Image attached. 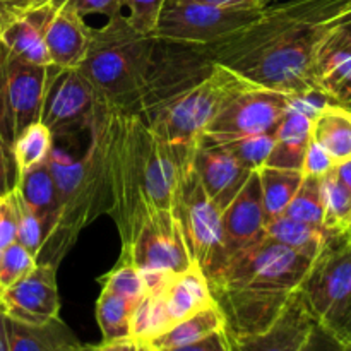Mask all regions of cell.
Wrapping results in <instances>:
<instances>
[{
	"instance_id": "obj_1",
	"label": "cell",
	"mask_w": 351,
	"mask_h": 351,
	"mask_svg": "<svg viewBox=\"0 0 351 351\" xmlns=\"http://www.w3.org/2000/svg\"><path fill=\"white\" fill-rule=\"evenodd\" d=\"M88 132L98 161L106 215L119 230L122 250L151 216H180L182 189L194 167L197 146L165 143L146 120L103 103Z\"/></svg>"
},
{
	"instance_id": "obj_2",
	"label": "cell",
	"mask_w": 351,
	"mask_h": 351,
	"mask_svg": "<svg viewBox=\"0 0 351 351\" xmlns=\"http://www.w3.org/2000/svg\"><path fill=\"white\" fill-rule=\"evenodd\" d=\"M312 261L267 235L230 256L206 276L225 319V335L247 336L269 328L300 290Z\"/></svg>"
},
{
	"instance_id": "obj_3",
	"label": "cell",
	"mask_w": 351,
	"mask_h": 351,
	"mask_svg": "<svg viewBox=\"0 0 351 351\" xmlns=\"http://www.w3.org/2000/svg\"><path fill=\"white\" fill-rule=\"evenodd\" d=\"M154 41L153 34L134 29L125 14L89 27L88 50L77 69L91 82L99 103L120 112L129 106L146 74Z\"/></svg>"
},
{
	"instance_id": "obj_4",
	"label": "cell",
	"mask_w": 351,
	"mask_h": 351,
	"mask_svg": "<svg viewBox=\"0 0 351 351\" xmlns=\"http://www.w3.org/2000/svg\"><path fill=\"white\" fill-rule=\"evenodd\" d=\"M47 163L57 189V218L45 239L40 257H45L43 263L58 266L79 233L98 216L106 215V209L91 141L81 156H72L53 143Z\"/></svg>"
},
{
	"instance_id": "obj_5",
	"label": "cell",
	"mask_w": 351,
	"mask_h": 351,
	"mask_svg": "<svg viewBox=\"0 0 351 351\" xmlns=\"http://www.w3.org/2000/svg\"><path fill=\"white\" fill-rule=\"evenodd\" d=\"M252 88L259 86L215 62L208 77L161 108L149 127L165 143L199 146L206 127L232 99Z\"/></svg>"
},
{
	"instance_id": "obj_6",
	"label": "cell",
	"mask_w": 351,
	"mask_h": 351,
	"mask_svg": "<svg viewBox=\"0 0 351 351\" xmlns=\"http://www.w3.org/2000/svg\"><path fill=\"white\" fill-rule=\"evenodd\" d=\"M213 67L215 62L208 55L206 45L175 43L156 38L143 82L123 112L149 123L168 103L208 77Z\"/></svg>"
},
{
	"instance_id": "obj_7",
	"label": "cell",
	"mask_w": 351,
	"mask_h": 351,
	"mask_svg": "<svg viewBox=\"0 0 351 351\" xmlns=\"http://www.w3.org/2000/svg\"><path fill=\"white\" fill-rule=\"evenodd\" d=\"M215 304L208 278L195 263L187 271L170 274L146 288L130 322V338L153 341L177 322Z\"/></svg>"
},
{
	"instance_id": "obj_8",
	"label": "cell",
	"mask_w": 351,
	"mask_h": 351,
	"mask_svg": "<svg viewBox=\"0 0 351 351\" xmlns=\"http://www.w3.org/2000/svg\"><path fill=\"white\" fill-rule=\"evenodd\" d=\"M298 291L315 322L338 335L351 300V240L345 232H328Z\"/></svg>"
},
{
	"instance_id": "obj_9",
	"label": "cell",
	"mask_w": 351,
	"mask_h": 351,
	"mask_svg": "<svg viewBox=\"0 0 351 351\" xmlns=\"http://www.w3.org/2000/svg\"><path fill=\"white\" fill-rule=\"evenodd\" d=\"M264 9H228L192 0H167L153 36L187 45H213L256 23Z\"/></svg>"
},
{
	"instance_id": "obj_10",
	"label": "cell",
	"mask_w": 351,
	"mask_h": 351,
	"mask_svg": "<svg viewBox=\"0 0 351 351\" xmlns=\"http://www.w3.org/2000/svg\"><path fill=\"white\" fill-rule=\"evenodd\" d=\"M119 263L136 266L143 276L178 274L194 266L195 259L178 215L158 213L143 223Z\"/></svg>"
},
{
	"instance_id": "obj_11",
	"label": "cell",
	"mask_w": 351,
	"mask_h": 351,
	"mask_svg": "<svg viewBox=\"0 0 351 351\" xmlns=\"http://www.w3.org/2000/svg\"><path fill=\"white\" fill-rule=\"evenodd\" d=\"M98 106L99 98L95 88L77 67L48 65L40 122L50 130L53 139H67L89 130Z\"/></svg>"
},
{
	"instance_id": "obj_12",
	"label": "cell",
	"mask_w": 351,
	"mask_h": 351,
	"mask_svg": "<svg viewBox=\"0 0 351 351\" xmlns=\"http://www.w3.org/2000/svg\"><path fill=\"white\" fill-rule=\"evenodd\" d=\"M291 95L274 89L252 88L225 106L221 113L206 127L202 136L221 144L257 134L274 132L290 108Z\"/></svg>"
},
{
	"instance_id": "obj_13",
	"label": "cell",
	"mask_w": 351,
	"mask_h": 351,
	"mask_svg": "<svg viewBox=\"0 0 351 351\" xmlns=\"http://www.w3.org/2000/svg\"><path fill=\"white\" fill-rule=\"evenodd\" d=\"M221 215L223 211L206 194L192 167L182 189L180 218L195 263L206 276L225 263Z\"/></svg>"
},
{
	"instance_id": "obj_14",
	"label": "cell",
	"mask_w": 351,
	"mask_h": 351,
	"mask_svg": "<svg viewBox=\"0 0 351 351\" xmlns=\"http://www.w3.org/2000/svg\"><path fill=\"white\" fill-rule=\"evenodd\" d=\"M60 298L57 266L38 261L36 266L0 291V314L29 326H43L58 319Z\"/></svg>"
},
{
	"instance_id": "obj_15",
	"label": "cell",
	"mask_w": 351,
	"mask_h": 351,
	"mask_svg": "<svg viewBox=\"0 0 351 351\" xmlns=\"http://www.w3.org/2000/svg\"><path fill=\"white\" fill-rule=\"evenodd\" d=\"M48 65H34L7 53L5 106L12 139L40 122Z\"/></svg>"
},
{
	"instance_id": "obj_16",
	"label": "cell",
	"mask_w": 351,
	"mask_h": 351,
	"mask_svg": "<svg viewBox=\"0 0 351 351\" xmlns=\"http://www.w3.org/2000/svg\"><path fill=\"white\" fill-rule=\"evenodd\" d=\"M315 324L297 291L269 328L256 335L226 336V341L230 351H300Z\"/></svg>"
},
{
	"instance_id": "obj_17",
	"label": "cell",
	"mask_w": 351,
	"mask_h": 351,
	"mask_svg": "<svg viewBox=\"0 0 351 351\" xmlns=\"http://www.w3.org/2000/svg\"><path fill=\"white\" fill-rule=\"evenodd\" d=\"M221 221L225 261L266 235L263 192H261V180L257 171L249 175L235 199L226 206L221 215Z\"/></svg>"
},
{
	"instance_id": "obj_18",
	"label": "cell",
	"mask_w": 351,
	"mask_h": 351,
	"mask_svg": "<svg viewBox=\"0 0 351 351\" xmlns=\"http://www.w3.org/2000/svg\"><path fill=\"white\" fill-rule=\"evenodd\" d=\"M194 170L206 194L221 211L235 199L252 171L240 167L221 144L202 136L194 156Z\"/></svg>"
},
{
	"instance_id": "obj_19",
	"label": "cell",
	"mask_w": 351,
	"mask_h": 351,
	"mask_svg": "<svg viewBox=\"0 0 351 351\" xmlns=\"http://www.w3.org/2000/svg\"><path fill=\"white\" fill-rule=\"evenodd\" d=\"M315 84L335 103L346 106L351 101V40L338 27L319 45Z\"/></svg>"
},
{
	"instance_id": "obj_20",
	"label": "cell",
	"mask_w": 351,
	"mask_h": 351,
	"mask_svg": "<svg viewBox=\"0 0 351 351\" xmlns=\"http://www.w3.org/2000/svg\"><path fill=\"white\" fill-rule=\"evenodd\" d=\"M88 43L89 26H86L84 17L72 9L69 0H64L45 29V47L50 65L62 69L79 67L88 50Z\"/></svg>"
},
{
	"instance_id": "obj_21",
	"label": "cell",
	"mask_w": 351,
	"mask_h": 351,
	"mask_svg": "<svg viewBox=\"0 0 351 351\" xmlns=\"http://www.w3.org/2000/svg\"><path fill=\"white\" fill-rule=\"evenodd\" d=\"M3 326L9 351H84L86 348L60 317L43 326H29L3 315Z\"/></svg>"
},
{
	"instance_id": "obj_22",
	"label": "cell",
	"mask_w": 351,
	"mask_h": 351,
	"mask_svg": "<svg viewBox=\"0 0 351 351\" xmlns=\"http://www.w3.org/2000/svg\"><path fill=\"white\" fill-rule=\"evenodd\" d=\"M311 139L312 119L290 106L274 130V144L266 167L302 171Z\"/></svg>"
},
{
	"instance_id": "obj_23",
	"label": "cell",
	"mask_w": 351,
	"mask_h": 351,
	"mask_svg": "<svg viewBox=\"0 0 351 351\" xmlns=\"http://www.w3.org/2000/svg\"><path fill=\"white\" fill-rule=\"evenodd\" d=\"M16 191L43 225L45 239L57 218V189L47 160L21 171ZM45 243V242H43Z\"/></svg>"
},
{
	"instance_id": "obj_24",
	"label": "cell",
	"mask_w": 351,
	"mask_h": 351,
	"mask_svg": "<svg viewBox=\"0 0 351 351\" xmlns=\"http://www.w3.org/2000/svg\"><path fill=\"white\" fill-rule=\"evenodd\" d=\"M312 139L335 165L351 158V108L339 103L326 105L312 120Z\"/></svg>"
},
{
	"instance_id": "obj_25",
	"label": "cell",
	"mask_w": 351,
	"mask_h": 351,
	"mask_svg": "<svg viewBox=\"0 0 351 351\" xmlns=\"http://www.w3.org/2000/svg\"><path fill=\"white\" fill-rule=\"evenodd\" d=\"M218 331H225V319H223L218 305L211 304L197 311L195 314L185 317L184 321L177 322L173 328L149 341V345L156 351L178 348V346L199 341V339Z\"/></svg>"
},
{
	"instance_id": "obj_26",
	"label": "cell",
	"mask_w": 351,
	"mask_h": 351,
	"mask_svg": "<svg viewBox=\"0 0 351 351\" xmlns=\"http://www.w3.org/2000/svg\"><path fill=\"white\" fill-rule=\"evenodd\" d=\"M263 192V206L266 225L285 215L295 192L300 187L304 173L298 170L263 167L257 170Z\"/></svg>"
},
{
	"instance_id": "obj_27",
	"label": "cell",
	"mask_w": 351,
	"mask_h": 351,
	"mask_svg": "<svg viewBox=\"0 0 351 351\" xmlns=\"http://www.w3.org/2000/svg\"><path fill=\"white\" fill-rule=\"evenodd\" d=\"M264 232L269 239L276 240L311 259L317 257L319 250L322 249L326 237H328V232L322 226L307 225V223L297 221L285 215L267 223L264 226Z\"/></svg>"
},
{
	"instance_id": "obj_28",
	"label": "cell",
	"mask_w": 351,
	"mask_h": 351,
	"mask_svg": "<svg viewBox=\"0 0 351 351\" xmlns=\"http://www.w3.org/2000/svg\"><path fill=\"white\" fill-rule=\"evenodd\" d=\"M136 308L137 305L123 298L122 295L101 287V293L96 304V319L101 329L103 343L130 338V322Z\"/></svg>"
},
{
	"instance_id": "obj_29",
	"label": "cell",
	"mask_w": 351,
	"mask_h": 351,
	"mask_svg": "<svg viewBox=\"0 0 351 351\" xmlns=\"http://www.w3.org/2000/svg\"><path fill=\"white\" fill-rule=\"evenodd\" d=\"M322 201H324V226L326 232L343 233L351 221V191L338 180L335 171H329L321 180Z\"/></svg>"
},
{
	"instance_id": "obj_30",
	"label": "cell",
	"mask_w": 351,
	"mask_h": 351,
	"mask_svg": "<svg viewBox=\"0 0 351 351\" xmlns=\"http://www.w3.org/2000/svg\"><path fill=\"white\" fill-rule=\"evenodd\" d=\"M53 143V136L41 122H36L24 129L12 144L14 160H16L19 173L34 167V165L43 163L50 154Z\"/></svg>"
},
{
	"instance_id": "obj_31",
	"label": "cell",
	"mask_w": 351,
	"mask_h": 351,
	"mask_svg": "<svg viewBox=\"0 0 351 351\" xmlns=\"http://www.w3.org/2000/svg\"><path fill=\"white\" fill-rule=\"evenodd\" d=\"M322 178L304 175L300 187L288 204L285 216L312 226H322L324 201H322ZM324 228V226H322Z\"/></svg>"
},
{
	"instance_id": "obj_32",
	"label": "cell",
	"mask_w": 351,
	"mask_h": 351,
	"mask_svg": "<svg viewBox=\"0 0 351 351\" xmlns=\"http://www.w3.org/2000/svg\"><path fill=\"white\" fill-rule=\"evenodd\" d=\"M274 144V132L240 137V139L221 143V146L233 156V160L249 171H257L266 167Z\"/></svg>"
},
{
	"instance_id": "obj_33",
	"label": "cell",
	"mask_w": 351,
	"mask_h": 351,
	"mask_svg": "<svg viewBox=\"0 0 351 351\" xmlns=\"http://www.w3.org/2000/svg\"><path fill=\"white\" fill-rule=\"evenodd\" d=\"M99 281H101V287L110 288L136 305H139L146 295V283H144L143 274L132 264L119 263L108 274L99 278Z\"/></svg>"
},
{
	"instance_id": "obj_34",
	"label": "cell",
	"mask_w": 351,
	"mask_h": 351,
	"mask_svg": "<svg viewBox=\"0 0 351 351\" xmlns=\"http://www.w3.org/2000/svg\"><path fill=\"white\" fill-rule=\"evenodd\" d=\"M14 199H16V211H17V242L38 261L45 242V230L40 219L34 216L29 206L24 202L19 192L14 189Z\"/></svg>"
},
{
	"instance_id": "obj_35",
	"label": "cell",
	"mask_w": 351,
	"mask_h": 351,
	"mask_svg": "<svg viewBox=\"0 0 351 351\" xmlns=\"http://www.w3.org/2000/svg\"><path fill=\"white\" fill-rule=\"evenodd\" d=\"M36 263L38 261L17 240L10 243L0 254V291L26 276L36 266Z\"/></svg>"
},
{
	"instance_id": "obj_36",
	"label": "cell",
	"mask_w": 351,
	"mask_h": 351,
	"mask_svg": "<svg viewBox=\"0 0 351 351\" xmlns=\"http://www.w3.org/2000/svg\"><path fill=\"white\" fill-rule=\"evenodd\" d=\"M165 2L167 0H122V7L134 29L144 34H153Z\"/></svg>"
},
{
	"instance_id": "obj_37",
	"label": "cell",
	"mask_w": 351,
	"mask_h": 351,
	"mask_svg": "<svg viewBox=\"0 0 351 351\" xmlns=\"http://www.w3.org/2000/svg\"><path fill=\"white\" fill-rule=\"evenodd\" d=\"M17 240V211L14 191L0 195V254Z\"/></svg>"
},
{
	"instance_id": "obj_38",
	"label": "cell",
	"mask_w": 351,
	"mask_h": 351,
	"mask_svg": "<svg viewBox=\"0 0 351 351\" xmlns=\"http://www.w3.org/2000/svg\"><path fill=\"white\" fill-rule=\"evenodd\" d=\"M332 168H335V161L331 160V156H329L314 139H311L307 151H305L302 173L308 175V177L322 178L324 175H328Z\"/></svg>"
},
{
	"instance_id": "obj_39",
	"label": "cell",
	"mask_w": 351,
	"mask_h": 351,
	"mask_svg": "<svg viewBox=\"0 0 351 351\" xmlns=\"http://www.w3.org/2000/svg\"><path fill=\"white\" fill-rule=\"evenodd\" d=\"M72 9L81 17L86 16H105L106 19L123 14L122 0H69Z\"/></svg>"
},
{
	"instance_id": "obj_40",
	"label": "cell",
	"mask_w": 351,
	"mask_h": 351,
	"mask_svg": "<svg viewBox=\"0 0 351 351\" xmlns=\"http://www.w3.org/2000/svg\"><path fill=\"white\" fill-rule=\"evenodd\" d=\"M17 180H19V170L14 160L12 147L0 137V195L12 192Z\"/></svg>"
},
{
	"instance_id": "obj_41",
	"label": "cell",
	"mask_w": 351,
	"mask_h": 351,
	"mask_svg": "<svg viewBox=\"0 0 351 351\" xmlns=\"http://www.w3.org/2000/svg\"><path fill=\"white\" fill-rule=\"evenodd\" d=\"M300 351H350V346L345 345L328 328H324L321 324H315L311 336H308Z\"/></svg>"
},
{
	"instance_id": "obj_42",
	"label": "cell",
	"mask_w": 351,
	"mask_h": 351,
	"mask_svg": "<svg viewBox=\"0 0 351 351\" xmlns=\"http://www.w3.org/2000/svg\"><path fill=\"white\" fill-rule=\"evenodd\" d=\"M163 351H230V348H228V341H226L225 331H218L206 336V338L199 339V341L189 343V345L185 346H178V348H170Z\"/></svg>"
},
{
	"instance_id": "obj_43",
	"label": "cell",
	"mask_w": 351,
	"mask_h": 351,
	"mask_svg": "<svg viewBox=\"0 0 351 351\" xmlns=\"http://www.w3.org/2000/svg\"><path fill=\"white\" fill-rule=\"evenodd\" d=\"M192 2L228 7V9H266L274 0H192Z\"/></svg>"
},
{
	"instance_id": "obj_44",
	"label": "cell",
	"mask_w": 351,
	"mask_h": 351,
	"mask_svg": "<svg viewBox=\"0 0 351 351\" xmlns=\"http://www.w3.org/2000/svg\"><path fill=\"white\" fill-rule=\"evenodd\" d=\"M101 351H153V346L147 341H139V339L127 338L120 339V341L112 343H101L99 345Z\"/></svg>"
},
{
	"instance_id": "obj_45",
	"label": "cell",
	"mask_w": 351,
	"mask_h": 351,
	"mask_svg": "<svg viewBox=\"0 0 351 351\" xmlns=\"http://www.w3.org/2000/svg\"><path fill=\"white\" fill-rule=\"evenodd\" d=\"M332 171H335V175L338 177V180L341 182V184H345L351 191V158L341 161V163H336Z\"/></svg>"
},
{
	"instance_id": "obj_46",
	"label": "cell",
	"mask_w": 351,
	"mask_h": 351,
	"mask_svg": "<svg viewBox=\"0 0 351 351\" xmlns=\"http://www.w3.org/2000/svg\"><path fill=\"white\" fill-rule=\"evenodd\" d=\"M338 336L339 339H341L345 345H348L351 348V300H350V305H348V311H346V315L345 319H343V324L341 328H339L338 331Z\"/></svg>"
},
{
	"instance_id": "obj_47",
	"label": "cell",
	"mask_w": 351,
	"mask_h": 351,
	"mask_svg": "<svg viewBox=\"0 0 351 351\" xmlns=\"http://www.w3.org/2000/svg\"><path fill=\"white\" fill-rule=\"evenodd\" d=\"M5 72H7V50L0 43V88L5 84Z\"/></svg>"
},
{
	"instance_id": "obj_48",
	"label": "cell",
	"mask_w": 351,
	"mask_h": 351,
	"mask_svg": "<svg viewBox=\"0 0 351 351\" xmlns=\"http://www.w3.org/2000/svg\"><path fill=\"white\" fill-rule=\"evenodd\" d=\"M0 351H9V343H7L5 326H3V315L0 314Z\"/></svg>"
},
{
	"instance_id": "obj_49",
	"label": "cell",
	"mask_w": 351,
	"mask_h": 351,
	"mask_svg": "<svg viewBox=\"0 0 351 351\" xmlns=\"http://www.w3.org/2000/svg\"><path fill=\"white\" fill-rule=\"evenodd\" d=\"M2 3H7V5H21V3L31 2V0H0Z\"/></svg>"
},
{
	"instance_id": "obj_50",
	"label": "cell",
	"mask_w": 351,
	"mask_h": 351,
	"mask_svg": "<svg viewBox=\"0 0 351 351\" xmlns=\"http://www.w3.org/2000/svg\"><path fill=\"white\" fill-rule=\"evenodd\" d=\"M84 351H101L99 346H91V348H84Z\"/></svg>"
},
{
	"instance_id": "obj_51",
	"label": "cell",
	"mask_w": 351,
	"mask_h": 351,
	"mask_svg": "<svg viewBox=\"0 0 351 351\" xmlns=\"http://www.w3.org/2000/svg\"><path fill=\"white\" fill-rule=\"evenodd\" d=\"M346 235H348V239L351 240V221H350V225H348V228H346Z\"/></svg>"
},
{
	"instance_id": "obj_52",
	"label": "cell",
	"mask_w": 351,
	"mask_h": 351,
	"mask_svg": "<svg viewBox=\"0 0 351 351\" xmlns=\"http://www.w3.org/2000/svg\"><path fill=\"white\" fill-rule=\"evenodd\" d=\"M3 7H5V3H2V2H0V16H2V10H3Z\"/></svg>"
},
{
	"instance_id": "obj_53",
	"label": "cell",
	"mask_w": 351,
	"mask_h": 351,
	"mask_svg": "<svg viewBox=\"0 0 351 351\" xmlns=\"http://www.w3.org/2000/svg\"><path fill=\"white\" fill-rule=\"evenodd\" d=\"M346 106H348V108H351V101L348 103V105H346Z\"/></svg>"
},
{
	"instance_id": "obj_54",
	"label": "cell",
	"mask_w": 351,
	"mask_h": 351,
	"mask_svg": "<svg viewBox=\"0 0 351 351\" xmlns=\"http://www.w3.org/2000/svg\"><path fill=\"white\" fill-rule=\"evenodd\" d=\"M153 351H156V350H153Z\"/></svg>"
},
{
	"instance_id": "obj_55",
	"label": "cell",
	"mask_w": 351,
	"mask_h": 351,
	"mask_svg": "<svg viewBox=\"0 0 351 351\" xmlns=\"http://www.w3.org/2000/svg\"><path fill=\"white\" fill-rule=\"evenodd\" d=\"M350 351H351V348H350Z\"/></svg>"
}]
</instances>
